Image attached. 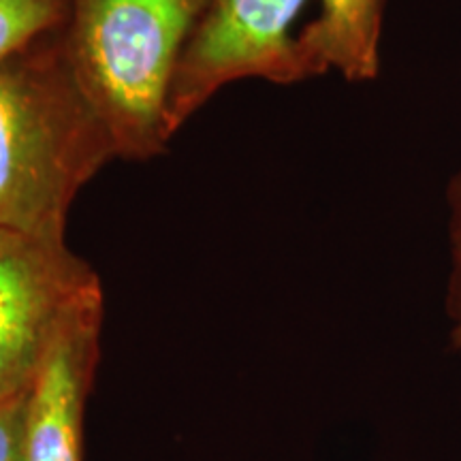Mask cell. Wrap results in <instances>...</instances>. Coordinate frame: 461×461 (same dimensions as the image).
Returning <instances> with one entry per match:
<instances>
[{
	"label": "cell",
	"instance_id": "obj_1",
	"mask_svg": "<svg viewBox=\"0 0 461 461\" xmlns=\"http://www.w3.org/2000/svg\"><path fill=\"white\" fill-rule=\"evenodd\" d=\"M62 32L0 62V229L41 240H65L79 190L118 158Z\"/></svg>",
	"mask_w": 461,
	"mask_h": 461
},
{
	"label": "cell",
	"instance_id": "obj_2",
	"mask_svg": "<svg viewBox=\"0 0 461 461\" xmlns=\"http://www.w3.org/2000/svg\"><path fill=\"white\" fill-rule=\"evenodd\" d=\"M210 0H71L65 48L105 120L118 158L163 152L167 96Z\"/></svg>",
	"mask_w": 461,
	"mask_h": 461
},
{
	"label": "cell",
	"instance_id": "obj_3",
	"mask_svg": "<svg viewBox=\"0 0 461 461\" xmlns=\"http://www.w3.org/2000/svg\"><path fill=\"white\" fill-rule=\"evenodd\" d=\"M308 0H210L177 62L167 96L173 137L218 90L240 79H310L293 24Z\"/></svg>",
	"mask_w": 461,
	"mask_h": 461
},
{
	"label": "cell",
	"instance_id": "obj_4",
	"mask_svg": "<svg viewBox=\"0 0 461 461\" xmlns=\"http://www.w3.org/2000/svg\"><path fill=\"white\" fill-rule=\"evenodd\" d=\"M99 297V274L67 240L0 229V402L31 389L58 331Z\"/></svg>",
	"mask_w": 461,
	"mask_h": 461
},
{
	"label": "cell",
	"instance_id": "obj_5",
	"mask_svg": "<svg viewBox=\"0 0 461 461\" xmlns=\"http://www.w3.org/2000/svg\"><path fill=\"white\" fill-rule=\"evenodd\" d=\"M103 297L58 331L26 397V461H84L86 402L101 350Z\"/></svg>",
	"mask_w": 461,
	"mask_h": 461
},
{
	"label": "cell",
	"instance_id": "obj_6",
	"mask_svg": "<svg viewBox=\"0 0 461 461\" xmlns=\"http://www.w3.org/2000/svg\"><path fill=\"white\" fill-rule=\"evenodd\" d=\"M384 0H321V14L297 34L310 77L338 71L346 82L380 73Z\"/></svg>",
	"mask_w": 461,
	"mask_h": 461
},
{
	"label": "cell",
	"instance_id": "obj_7",
	"mask_svg": "<svg viewBox=\"0 0 461 461\" xmlns=\"http://www.w3.org/2000/svg\"><path fill=\"white\" fill-rule=\"evenodd\" d=\"M71 0H0V62L67 26Z\"/></svg>",
	"mask_w": 461,
	"mask_h": 461
},
{
	"label": "cell",
	"instance_id": "obj_8",
	"mask_svg": "<svg viewBox=\"0 0 461 461\" xmlns=\"http://www.w3.org/2000/svg\"><path fill=\"white\" fill-rule=\"evenodd\" d=\"M448 205V248H451V274L447 288V316L451 327V344L461 353V169L447 188Z\"/></svg>",
	"mask_w": 461,
	"mask_h": 461
},
{
	"label": "cell",
	"instance_id": "obj_9",
	"mask_svg": "<svg viewBox=\"0 0 461 461\" xmlns=\"http://www.w3.org/2000/svg\"><path fill=\"white\" fill-rule=\"evenodd\" d=\"M26 393L0 402V461H26L24 419Z\"/></svg>",
	"mask_w": 461,
	"mask_h": 461
}]
</instances>
